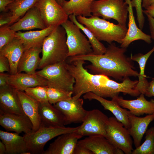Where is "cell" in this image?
<instances>
[{"label":"cell","instance_id":"2e32d148","mask_svg":"<svg viewBox=\"0 0 154 154\" xmlns=\"http://www.w3.org/2000/svg\"><path fill=\"white\" fill-rule=\"evenodd\" d=\"M145 95L141 94L136 99L126 100L121 96H115L112 99L116 102L122 108L129 110L132 114L137 116L154 113V100L148 101Z\"/></svg>","mask_w":154,"mask_h":154},{"label":"cell","instance_id":"484cf974","mask_svg":"<svg viewBox=\"0 0 154 154\" xmlns=\"http://www.w3.org/2000/svg\"><path fill=\"white\" fill-rule=\"evenodd\" d=\"M42 46L32 47L24 51L18 64L17 73L35 74L41 59L39 54Z\"/></svg>","mask_w":154,"mask_h":154},{"label":"cell","instance_id":"277c9868","mask_svg":"<svg viewBox=\"0 0 154 154\" xmlns=\"http://www.w3.org/2000/svg\"><path fill=\"white\" fill-rule=\"evenodd\" d=\"M76 17L78 21L91 31L99 40L109 44L113 41L121 44L127 31L126 25L115 24L98 17L92 15L89 18L82 16Z\"/></svg>","mask_w":154,"mask_h":154},{"label":"cell","instance_id":"8fae6325","mask_svg":"<svg viewBox=\"0 0 154 154\" xmlns=\"http://www.w3.org/2000/svg\"><path fill=\"white\" fill-rule=\"evenodd\" d=\"M109 118L100 110L87 111L86 116L76 132L83 137L101 135L106 137V127Z\"/></svg>","mask_w":154,"mask_h":154},{"label":"cell","instance_id":"1f68e13d","mask_svg":"<svg viewBox=\"0 0 154 154\" xmlns=\"http://www.w3.org/2000/svg\"><path fill=\"white\" fill-rule=\"evenodd\" d=\"M68 18L70 20L77 25L85 34L91 45L94 54H101L105 52L106 47L97 38L91 31L78 21L76 16L70 15H69Z\"/></svg>","mask_w":154,"mask_h":154},{"label":"cell","instance_id":"7bdbcfd3","mask_svg":"<svg viewBox=\"0 0 154 154\" xmlns=\"http://www.w3.org/2000/svg\"><path fill=\"white\" fill-rule=\"evenodd\" d=\"M149 27L151 39L154 40V18L148 15H146Z\"/></svg>","mask_w":154,"mask_h":154},{"label":"cell","instance_id":"3957f363","mask_svg":"<svg viewBox=\"0 0 154 154\" xmlns=\"http://www.w3.org/2000/svg\"><path fill=\"white\" fill-rule=\"evenodd\" d=\"M68 52L66 32L62 26L56 27L43 41L38 69L66 61Z\"/></svg>","mask_w":154,"mask_h":154},{"label":"cell","instance_id":"7dc6e473","mask_svg":"<svg viewBox=\"0 0 154 154\" xmlns=\"http://www.w3.org/2000/svg\"><path fill=\"white\" fill-rule=\"evenodd\" d=\"M6 148L5 144L1 141H0V154H5Z\"/></svg>","mask_w":154,"mask_h":154},{"label":"cell","instance_id":"836d02e7","mask_svg":"<svg viewBox=\"0 0 154 154\" xmlns=\"http://www.w3.org/2000/svg\"><path fill=\"white\" fill-rule=\"evenodd\" d=\"M46 92L48 102L52 104L71 97L73 93L72 91H65L48 86Z\"/></svg>","mask_w":154,"mask_h":154},{"label":"cell","instance_id":"e575fe53","mask_svg":"<svg viewBox=\"0 0 154 154\" xmlns=\"http://www.w3.org/2000/svg\"><path fill=\"white\" fill-rule=\"evenodd\" d=\"M47 86H38L26 89L24 92L40 103L48 102L46 88Z\"/></svg>","mask_w":154,"mask_h":154},{"label":"cell","instance_id":"60d3db41","mask_svg":"<svg viewBox=\"0 0 154 154\" xmlns=\"http://www.w3.org/2000/svg\"><path fill=\"white\" fill-rule=\"evenodd\" d=\"M9 74L0 73V88L7 87L9 85L7 82V78Z\"/></svg>","mask_w":154,"mask_h":154},{"label":"cell","instance_id":"ba28073f","mask_svg":"<svg viewBox=\"0 0 154 154\" xmlns=\"http://www.w3.org/2000/svg\"><path fill=\"white\" fill-rule=\"evenodd\" d=\"M61 26L66 34V44L68 52V57L89 54L93 52L92 46L87 37L80 28L68 19Z\"/></svg>","mask_w":154,"mask_h":154},{"label":"cell","instance_id":"ab89813d","mask_svg":"<svg viewBox=\"0 0 154 154\" xmlns=\"http://www.w3.org/2000/svg\"><path fill=\"white\" fill-rule=\"evenodd\" d=\"M73 154H94L90 150L77 143L74 149Z\"/></svg>","mask_w":154,"mask_h":154},{"label":"cell","instance_id":"f546056e","mask_svg":"<svg viewBox=\"0 0 154 154\" xmlns=\"http://www.w3.org/2000/svg\"><path fill=\"white\" fill-rule=\"evenodd\" d=\"M154 52V46L149 51L145 54L139 53L134 55H131L130 57L133 61L137 62L140 68V72L138 76V82L135 89L140 94L145 95L149 85L147 79V76L145 74V69L147 62L149 58Z\"/></svg>","mask_w":154,"mask_h":154},{"label":"cell","instance_id":"6da1fadb","mask_svg":"<svg viewBox=\"0 0 154 154\" xmlns=\"http://www.w3.org/2000/svg\"><path fill=\"white\" fill-rule=\"evenodd\" d=\"M126 48L119 47L112 43L106 48L105 52L96 54L93 52L86 55L68 57L69 62L76 60L88 61L91 64L85 68L94 74H100L111 77L122 81L127 78L138 76L133 61L125 53Z\"/></svg>","mask_w":154,"mask_h":154},{"label":"cell","instance_id":"ee69618b","mask_svg":"<svg viewBox=\"0 0 154 154\" xmlns=\"http://www.w3.org/2000/svg\"><path fill=\"white\" fill-rule=\"evenodd\" d=\"M145 96L149 97L154 96V78L149 82V85Z\"/></svg>","mask_w":154,"mask_h":154},{"label":"cell","instance_id":"603a6c76","mask_svg":"<svg viewBox=\"0 0 154 154\" xmlns=\"http://www.w3.org/2000/svg\"><path fill=\"white\" fill-rule=\"evenodd\" d=\"M17 91L22 110L32 123L33 131H35L39 128L41 124L39 112L40 103L24 91L17 90Z\"/></svg>","mask_w":154,"mask_h":154},{"label":"cell","instance_id":"44dd1931","mask_svg":"<svg viewBox=\"0 0 154 154\" xmlns=\"http://www.w3.org/2000/svg\"><path fill=\"white\" fill-rule=\"evenodd\" d=\"M10 28L17 32L35 29L42 30L47 27L38 9L34 6L29 10L18 21L10 26Z\"/></svg>","mask_w":154,"mask_h":154},{"label":"cell","instance_id":"4316f807","mask_svg":"<svg viewBox=\"0 0 154 154\" xmlns=\"http://www.w3.org/2000/svg\"><path fill=\"white\" fill-rule=\"evenodd\" d=\"M23 43L18 38H15L9 43L0 49V54L8 59L10 66V74L17 73L19 61L25 51Z\"/></svg>","mask_w":154,"mask_h":154},{"label":"cell","instance_id":"f35d334b","mask_svg":"<svg viewBox=\"0 0 154 154\" xmlns=\"http://www.w3.org/2000/svg\"><path fill=\"white\" fill-rule=\"evenodd\" d=\"M0 15V27L11 25V15L9 12H2Z\"/></svg>","mask_w":154,"mask_h":154},{"label":"cell","instance_id":"b9f144b4","mask_svg":"<svg viewBox=\"0 0 154 154\" xmlns=\"http://www.w3.org/2000/svg\"><path fill=\"white\" fill-rule=\"evenodd\" d=\"M14 1L12 0H0V11L5 12L9 11L7 7L9 4Z\"/></svg>","mask_w":154,"mask_h":154},{"label":"cell","instance_id":"7c38bea8","mask_svg":"<svg viewBox=\"0 0 154 154\" xmlns=\"http://www.w3.org/2000/svg\"><path fill=\"white\" fill-rule=\"evenodd\" d=\"M82 98L72 97L53 104L63 115L65 125L72 123H82L87 111L83 108Z\"/></svg>","mask_w":154,"mask_h":154},{"label":"cell","instance_id":"8d00e7d4","mask_svg":"<svg viewBox=\"0 0 154 154\" xmlns=\"http://www.w3.org/2000/svg\"><path fill=\"white\" fill-rule=\"evenodd\" d=\"M143 0H132L131 4L132 7L136 9L137 19L138 25L141 29H142L145 22V17L143 14V10L142 8V4Z\"/></svg>","mask_w":154,"mask_h":154},{"label":"cell","instance_id":"30bf717a","mask_svg":"<svg viewBox=\"0 0 154 154\" xmlns=\"http://www.w3.org/2000/svg\"><path fill=\"white\" fill-rule=\"evenodd\" d=\"M34 6L39 11L47 28L61 26L69 18L56 0H38Z\"/></svg>","mask_w":154,"mask_h":154},{"label":"cell","instance_id":"83f0119b","mask_svg":"<svg viewBox=\"0 0 154 154\" xmlns=\"http://www.w3.org/2000/svg\"><path fill=\"white\" fill-rule=\"evenodd\" d=\"M56 27L50 26L39 31H21L16 32L15 37L20 40L23 44L25 50L33 47L42 46L45 38Z\"/></svg>","mask_w":154,"mask_h":154},{"label":"cell","instance_id":"4fadbf2b","mask_svg":"<svg viewBox=\"0 0 154 154\" xmlns=\"http://www.w3.org/2000/svg\"><path fill=\"white\" fill-rule=\"evenodd\" d=\"M0 125L7 131H14L19 134L22 132L29 133L33 130L31 121L25 114L0 112Z\"/></svg>","mask_w":154,"mask_h":154},{"label":"cell","instance_id":"d590c367","mask_svg":"<svg viewBox=\"0 0 154 154\" xmlns=\"http://www.w3.org/2000/svg\"><path fill=\"white\" fill-rule=\"evenodd\" d=\"M0 49L7 45L15 37V31L8 25L0 27Z\"/></svg>","mask_w":154,"mask_h":154},{"label":"cell","instance_id":"74e56055","mask_svg":"<svg viewBox=\"0 0 154 154\" xmlns=\"http://www.w3.org/2000/svg\"><path fill=\"white\" fill-rule=\"evenodd\" d=\"M9 63L7 58L0 54V73L5 72H10Z\"/></svg>","mask_w":154,"mask_h":154},{"label":"cell","instance_id":"ac0fdd59","mask_svg":"<svg viewBox=\"0 0 154 154\" xmlns=\"http://www.w3.org/2000/svg\"><path fill=\"white\" fill-rule=\"evenodd\" d=\"M83 97L86 100H95L98 101L105 110L111 112L126 128L128 129L130 128V124L128 117L129 111L121 107L115 101L112 99L111 100H107L91 92L84 94Z\"/></svg>","mask_w":154,"mask_h":154},{"label":"cell","instance_id":"8992f818","mask_svg":"<svg viewBox=\"0 0 154 154\" xmlns=\"http://www.w3.org/2000/svg\"><path fill=\"white\" fill-rule=\"evenodd\" d=\"M66 63V61L47 66L36 71L35 74L47 80L48 86L72 91L75 80L68 69Z\"/></svg>","mask_w":154,"mask_h":154},{"label":"cell","instance_id":"7402d4cb","mask_svg":"<svg viewBox=\"0 0 154 154\" xmlns=\"http://www.w3.org/2000/svg\"><path fill=\"white\" fill-rule=\"evenodd\" d=\"M128 5L129 22L126 35L121 44L120 47L127 48L133 41L142 40L148 44L152 42L151 36L143 32L137 26L134 16L131 0H125Z\"/></svg>","mask_w":154,"mask_h":154},{"label":"cell","instance_id":"d6a6232c","mask_svg":"<svg viewBox=\"0 0 154 154\" xmlns=\"http://www.w3.org/2000/svg\"><path fill=\"white\" fill-rule=\"evenodd\" d=\"M145 134L144 142L133 149L131 154H154V127L147 130Z\"/></svg>","mask_w":154,"mask_h":154},{"label":"cell","instance_id":"f6af8a7d","mask_svg":"<svg viewBox=\"0 0 154 154\" xmlns=\"http://www.w3.org/2000/svg\"><path fill=\"white\" fill-rule=\"evenodd\" d=\"M143 10V13L154 18V3L148 6Z\"/></svg>","mask_w":154,"mask_h":154},{"label":"cell","instance_id":"ffe728a7","mask_svg":"<svg viewBox=\"0 0 154 154\" xmlns=\"http://www.w3.org/2000/svg\"><path fill=\"white\" fill-rule=\"evenodd\" d=\"M0 112L5 113L25 114L17 90L10 86L0 88Z\"/></svg>","mask_w":154,"mask_h":154},{"label":"cell","instance_id":"5bb4252c","mask_svg":"<svg viewBox=\"0 0 154 154\" xmlns=\"http://www.w3.org/2000/svg\"><path fill=\"white\" fill-rule=\"evenodd\" d=\"M82 137L76 131L61 134L50 144L42 154H73L78 140Z\"/></svg>","mask_w":154,"mask_h":154},{"label":"cell","instance_id":"bcb514c9","mask_svg":"<svg viewBox=\"0 0 154 154\" xmlns=\"http://www.w3.org/2000/svg\"><path fill=\"white\" fill-rule=\"evenodd\" d=\"M154 3V0H143L142 6L145 9Z\"/></svg>","mask_w":154,"mask_h":154},{"label":"cell","instance_id":"5b68a950","mask_svg":"<svg viewBox=\"0 0 154 154\" xmlns=\"http://www.w3.org/2000/svg\"><path fill=\"white\" fill-rule=\"evenodd\" d=\"M79 127H48L41 124L38 130L25 134L23 136L28 151L32 154H42L44 146L49 140L61 134L76 131Z\"/></svg>","mask_w":154,"mask_h":154},{"label":"cell","instance_id":"cb8c5ba5","mask_svg":"<svg viewBox=\"0 0 154 154\" xmlns=\"http://www.w3.org/2000/svg\"><path fill=\"white\" fill-rule=\"evenodd\" d=\"M39 112L41 124L48 127H65L63 115L48 102L40 104Z\"/></svg>","mask_w":154,"mask_h":154},{"label":"cell","instance_id":"9c48e42d","mask_svg":"<svg viewBox=\"0 0 154 154\" xmlns=\"http://www.w3.org/2000/svg\"><path fill=\"white\" fill-rule=\"evenodd\" d=\"M106 138L126 154H131L133 141L127 129L115 117L109 118L106 126Z\"/></svg>","mask_w":154,"mask_h":154},{"label":"cell","instance_id":"f1b7e54d","mask_svg":"<svg viewBox=\"0 0 154 154\" xmlns=\"http://www.w3.org/2000/svg\"><path fill=\"white\" fill-rule=\"evenodd\" d=\"M95 0H65L62 6L67 14L73 15L76 17L82 16L91 17V7Z\"/></svg>","mask_w":154,"mask_h":154},{"label":"cell","instance_id":"e0dca14e","mask_svg":"<svg viewBox=\"0 0 154 154\" xmlns=\"http://www.w3.org/2000/svg\"><path fill=\"white\" fill-rule=\"evenodd\" d=\"M9 86L17 90L24 91L27 88L38 86H48V81L36 74L23 72L9 74L7 78Z\"/></svg>","mask_w":154,"mask_h":154},{"label":"cell","instance_id":"9a60e30c","mask_svg":"<svg viewBox=\"0 0 154 154\" xmlns=\"http://www.w3.org/2000/svg\"><path fill=\"white\" fill-rule=\"evenodd\" d=\"M78 143L91 151L94 154H124L102 135L89 136L78 141Z\"/></svg>","mask_w":154,"mask_h":154},{"label":"cell","instance_id":"52a82bcc","mask_svg":"<svg viewBox=\"0 0 154 154\" xmlns=\"http://www.w3.org/2000/svg\"><path fill=\"white\" fill-rule=\"evenodd\" d=\"M128 5L124 0H95L91 7L92 15L105 20L113 19L118 23L126 25Z\"/></svg>","mask_w":154,"mask_h":154},{"label":"cell","instance_id":"681fc988","mask_svg":"<svg viewBox=\"0 0 154 154\" xmlns=\"http://www.w3.org/2000/svg\"><path fill=\"white\" fill-rule=\"evenodd\" d=\"M12 0L13 1H17L18 0Z\"/></svg>","mask_w":154,"mask_h":154},{"label":"cell","instance_id":"d6986e66","mask_svg":"<svg viewBox=\"0 0 154 154\" xmlns=\"http://www.w3.org/2000/svg\"><path fill=\"white\" fill-rule=\"evenodd\" d=\"M128 117L130 127L127 129L133 139L135 148L139 147L149 124L154 120V113L140 117L131 114L129 111Z\"/></svg>","mask_w":154,"mask_h":154},{"label":"cell","instance_id":"c3c4849f","mask_svg":"<svg viewBox=\"0 0 154 154\" xmlns=\"http://www.w3.org/2000/svg\"><path fill=\"white\" fill-rule=\"evenodd\" d=\"M65 0H56L58 3L61 6Z\"/></svg>","mask_w":154,"mask_h":154},{"label":"cell","instance_id":"d4e9b609","mask_svg":"<svg viewBox=\"0 0 154 154\" xmlns=\"http://www.w3.org/2000/svg\"><path fill=\"white\" fill-rule=\"evenodd\" d=\"M0 138L5 144L6 154H31L23 136L16 133L0 130Z\"/></svg>","mask_w":154,"mask_h":154},{"label":"cell","instance_id":"7a4b0ae2","mask_svg":"<svg viewBox=\"0 0 154 154\" xmlns=\"http://www.w3.org/2000/svg\"><path fill=\"white\" fill-rule=\"evenodd\" d=\"M85 63V61L82 60L66 63L68 69L75 80L73 96L79 98L89 92L104 98H112L118 95L121 88L120 83L107 76L90 73L84 67Z\"/></svg>","mask_w":154,"mask_h":154},{"label":"cell","instance_id":"4dcf8cb0","mask_svg":"<svg viewBox=\"0 0 154 154\" xmlns=\"http://www.w3.org/2000/svg\"><path fill=\"white\" fill-rule=\"evenodd\" d=\"M38 0H18L14 1L7 7L11 15V25L22 17L30 9L34 6Z\"/></svg>","mask_w":154,"mask_h":154}]
</instances>
